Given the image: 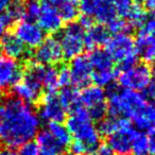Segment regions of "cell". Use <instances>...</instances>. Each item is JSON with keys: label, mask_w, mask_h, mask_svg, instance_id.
I'll list each match as a JSON object with an SVG mask.
<instances>
[{"label": "cell", "mask_w": 155, "mask_h": 155, "mask_svg": "<svg viewBox=\"0 0 155 155\" xmlns=\"http://www.w3.org/2000/svg\"><path fill=\"white\" fill-rule=\"evenodd\" d=\"M41 127L35 110L15 97L0 101V143L5 148H20L36 137Z\"/></svg>", "instance_id": "obj_1"}, {"label": "cell", "mask_w": 155, "mask_h": 155, "mask_svg": "<svg viewBox=\"0 0 155 155\" xmlns=\"http://www.w3.org/2000/svg\"><path fill=\"white\" fill-rule=\"evenodd\" d=\"M67 130L74 141L83 143L89 151L95 152L100 146V133L88 112L81 105L73 108L67 119Z\"/></svg>", "instance_id": "obj_2"}, {"label": "cell", "mask_w": 155, "mask_h": 155, "mask_svg": "<svg viewBox=\"0 0 155 155\" xmlns=\"http://www.w3.org/2000/svg\"><path fill=\"white\" fill-rule=\"evenodd\" d=\"M107 113L115 118H132L148 101L139 91L119 89L115 85L107 87Z\"/></svg>", "instance_id": "obj_3"}, {"label": "cell", "mask_w": 155, "mask_h": 155, "mask_svg": "<svg viewBox=\"0 0 155 155\" xmlns=\"http://www.w3.org/2000/svg\"><path fill=\"white\" fill-rule=\"evenodd\" d=\"M105 51L113 62H117L121 70L137 64L135 41L130 34H115L105 44Z\"/></svg>", "instance_id": "obj_4"}, {"label": "cell", "mask_w": 155, "mask_h": 155, "mask_svg": "<svg viewBox=\"0 0 155 155\" xmlns=\"http://www.w3.org/2000/svg\"><path fill=\"white\" fill-rule=\"evenodd\" d=\"M58 39L62 50L63 58L72 60L81 55L84 50L85 30L78 22H70L63 29Z\"/></svg>", "instance_id": "obj_5"}, {"label": "cell", "mask_w": 155, "mask_h": 155, "mask_svg": "<svg viewBox=\"0 0 155 155\" xmlns=\"http://www.w3.org/2000/svg\"><path fill=\"white\" fill-rule=\"evenodd\" d=\"M79 102L88 112L93 120L101 121L107 114L106 93L97 85H88L83 88L79 96Z\"/></svg>", "instance_id": "obj_6"}, {"label": "cell", "mask_w": 155, "mask_h": 155, "mask_svg": "<svg viewBox=\"0 0 155 155\" xmlns=\"http://www.w3.org/2000/svg\"><path fill=\"white\" fill-rule=\"evenodd\" d=\"M152 69L147 64H136L131 68L121 70L118 82L124 89L143 91L152 80Z\"/></svg>", "instance_id": "obj_7"}, {"label": "cell", "mask_w": 155, "mask_h": 155, "mask_svg": "<svg viewBox=\"0 0 155 155\" xmlns=\"http://www.w3.org/2000/svg\"><path fill=\"white\" fill-rule=\"evenodd\" d=\"M79 10L83 16H87L93 20L96 19L105 27L118 17L114 3L108 0H80Z\"/></svg>", "instance_id": "obj_8"}, {"label": "cell", "mask_w": 155, "mask_h": 155, "mask_svg": "<svg viewBox=\"0 0 155 155\" xmlns=\"http://www.w3.org/2000/svg\"><path fill=\"white\" fill-rule=\"evenodd\" d=\"M136 130L132 127L127 119H122L121 125L114 134L107 137L106 146L117 155H129L132 150V142L136 134Z\"/></svg>", "instance_id": "obj_9"}, {"label": "cell", "mask_w": 155, "mask_h": 155, "mask_svg": "<svg viewBox=\"0 0 155 155\" xmlns=\"http://www.w3.org/2000/svg\"><path fill=\"white\" fill-rule=\"evenodd\" d=\"M37 115L41 120L48 123L62 122L66 118L67 110L61 103L58 94L46 93V95L41 100V105Z\"/></svg>", "instance_id": "obj_10"}, {"label": "cell", "mask_w": 155, "mask_h": 155, "mask_svg": "<svg viewBox=\"0 0 155 155\" xmlns=\"http://www.w3.org/2000/svg\"><path fill=\"white\" fill-rule=\"evenodd\" d=\"M15 36L26 48H37L45 39V32L35 21L22 19L15 27Z\"/></svg>", "instance_id": "obj_11"}, {"label": "cell", "mask_w": 155, "mask_h": 155, "mask_svg": "<svg viewBox=\"0 0 155 155\" xmlns=\"http://www.w3.org/2000/svg\"><path fill=\"white\" fill-rule=\"evenodd\" d=\"M113 3L117 16H120V18L127 20L133 28L141 27L146 20L147 17L143 9L134 0H116Z\"/></svg>", "instance_id": "obj_12"}, {"label": "cell", "mask_w": 155, "mask_h": 155, "mask_svg": "<svg viewBox=\"0 0 155 155\" xmlns=\"http://www.w3.org/2000/svg\"><path fill=\"white\" fill-rule=\"evenodd\" d=\"M34 56L36 63L43 66L44 65L53 66L60 63L63 58V53L58 39L52 36L45 38L43 43L36 48Z\"/></svg>", "instance_id": "obj_13"}, {"label": "cell", "mask_w": 155, "mask_h": 155, "mask_svg": "<svg viewBox=\"0 0 155 155\" xmlns=\"http://www.w3.org/2000/svg\"><path fill=\"white\" fill-rule=\"evenodd\" d=\"M22 68L19 63L5 55H0V91L13 87L21 79Z\"/></svg>", "instance_id": "obj_14"}, {"label": "cell", "mask_w": 155, "mask_h": 155, "mask_svg": "<svg viewBox=\"0 0 155 155\" xmlns=\"http://www.w3.org/2000/svg\"><path fill=\"white\" fill-rule=\"evenodd\" d=\"M69 73H70L71 83L77 86H86L91 81L93 75V66L89 62L88 56L79 55L72 58L69 67Z\"/></svg>", "instance_id": "obj_15"}, {"label": "cell", "mask_w": 155, "mask_h": 155, "mask_svg": "<svg viewBox=\"0 0 155 155\" xmlns=\"http://www.w3.org/2000/svg\"><path fill=\"white\" fill-rule=\"evenodd\" d=\"M63 20L58 15V11L53 5L41 1V11L37 17V25L43 29L44 32L47 33H55L62 29Z\"/></svg>", "instance_id": "obj_16"}, {"label": "cell", "mask_w": 155, "mask_h": 155, "mask_svg": "<svg viewBox=\"0 0 155 155\" xmlns=\"http://www.w3.org/2000/svg\"><path fill=\"white\" fill-rule=\"evenodd\" d=\"M0 49L5 56L12 60H20L28 55L29 51L14 33H5L0 39Z\"/></svg>", "instance_id": "obj_17"}, {"label": "cell", "mask_w": 155, "mask_h": 155, "mask_svg": "<svg viewBox=\"0 0 155 155\" xmlns=\"http://www.w3.org/2000/svg\"><path fill=\"white\" fill-rule=\"evenodd\" d=\"M110 39V31L103 25H93L85 32V48L89 50L99 49L102 46H105Z\"/></svg>", "instance_id": "obj_18"}, {"label": "cell", "mask_w": 155, "mask_h": 155, "mask_svg": "<svg viewBox=\"0 0 155 155\" xmlns=\"http://www.w3.org/2000/svg\"><path fill=\"white\" fill-rule=\"evenodd\" d=\"M131 119L139 131L151 132L155 129V105L152 103H147Z\"/></svg>", "instance_id": "obj_19"}, {"label": "cell", "mask_w": 155, "mask_h": 155, "mask_svg": "<svg viewBox=\"0 0 155 155\" xmlns=\"http://www.w3.org/2000/svg\"><path fill=\"white\" fill-rule=\"evenodd\" d=\"M45 70L46 67L38 64V63H29L25 68V70H22V75L20 80L24 81L25 83H27L30 86H32L36 91H41Z\"/></svg>", "instance_id": "obj_20"}, {"label": "cell", "mask_w": 155, "mask_h": 155, "mask_svg": "<svg viewBox=\"0 0 155 155\" xmlns=\"http://www.w3.org/2000/svg\"><path fill=\"white\" fill-rule=\"evenodd\" d=\"M53 5L61 16L63 21L73 22L79 14V5L71 2L70 0H43Z\"/></svg>", "instance_id": "obj_21"}, {"label": "cell", "mask_w": 155, "mask_h": 155, "mask_svg": "<svg viewBox=\"0 0 155 155\" xmlns=\"http://www.w3.org/2000/svg\"><path fill=\"white\" fill-rule=\"evenodd\" d=\"M36 144L38 147L39 155H61L63 149L56 143L47 129L41 130L36 135Z\"/></svg>", "instance_id": "obj_22"}, {"label": "cell", "mask_w": 155, "mask_h": 155, "mask_svg": "<svg viewBox=\"0 0 155 155\" xmlns=\"http://www.w3.org/2000/svg\"><path fill=\"white\" fill-rule=\"evenodd\" d=\"M135 49L137 56H140L146 63L155 64V43L149 37L138 32Z\"/></svg>", "instance_id": "obj_23"}, {"label": "cell", "mask_w": 155, "mask_h": 155, "mask_svg": "<svg viewBox=\"0 0 155 155\" xmlns=\"http://www.w3.org/2000/svg\"><path fill=\"white\" fill-rule=\"evenodd\" d=\"M13 93L15 95V98H17L18 100H20V101L25 102L27 104L35 103L41 98L39 97L41 91H36L35 88H33L32 86L28 85L21 80L13 86Z\"/></svg>", "instance_id": "obj_24"}, {"label": "cell", "mask_w": 155, "mask_h": 155, "mask_svg": "<svg viewBox=\"0 0 155 155\" xmlns=\"http://www.w3.org/2000/svg\"><path fill=\"white\" fill-rule=\"evenodd\" d=\"M47 131L52 136L56 143L62 149L70 146L71 143V136L69 131L67 130L66 125H64L62 122H51L48 123Z\"/></svg>", "instance_id": "obj_25"}, {"label": "cell", "mask_w": 155, "mask_h": 155, "mask_svg": "<svg viewBox=\"0 0 155 155\" xmlns=\"http://www.w3.org/2000/svg\"><path fill=\"white\" fill-rule=\"evenodd\" d=\"M88 58L91 66H93L94 71L106 70V69L114 68V62L110 58V56L106 53L105 50H93L88 55Z\"/></svg>", "instance_id": "obj_26"}, {"label": "cell", "mask_w": 155, "mask_h": 155, "mask_svg": "<svg viewBox=\"0 0 155 155\" xmlns=\"http://www.w3.org/2000/svg\"><path fill=\"white\" fill-rule=\"evenodd\" d=\"M79 96H80V93L75 89V87L66 86L62 88L60 95H58V98H60L62 105L66 108V110H72L73 108H75L80 104Z\"/></svg>", "instance_id": "obj_27"}, {"label": "cell", "mask_w": 155, "mask_h": 155, "mask_svg": "<svg viewBox=\"0 0 155 155\" xmlns=\"http://www.w3.org/2000/svg\"><path fill=\"white\" fill-rule=\"evenodd\" d=\"M117 77V73L114 68L106 69V70H99V71H93L91 80L95 82L97 86L101 87H110L114 85V81Z\"/></svg>", "instance_id": "obj_28"}, {"label": "cell", "mask_w": 155, "mask_h": 155, "mask_svg": "<svg viewBox=\"0 0 155 155\" xmlns=\"http://www.w3.org/2000/svg\"><path fill=\"white\" fill-rule=\"evenodd\" d=\"M131 153L133 155L150 154V141H149V137L143 132H136L132 142Z\"/></svg>", "instance_id": "obj_29"}, {"label": "cell", "mask_w": 155, "mask_h": 155, "mask_svg": "<svg viewBox=\"0 0 155 155\" xmlns=\"http://www.w3.org/2000/svg\"><path fill=\"white\" fill-rule=\"evenodd\" d=\"M43 87L46 88L47 93H55L60 87L58 82V69L54 66H49L46 68L43 80Z\"/></svg>", "instance_id": "obj_30"}, {"label": "cell", "mask_w": 155, "mask_h": 155, "mask_svg": "<svg viewBox=\"0 0 155 155\" xmlns=\"http://www.w3.org/2000/svg\"><path fill=\"white\" fill-rule=\"evenodd\" d=\"M122 119L123 118H115V117L110 116L105 117L101 121H99V125L97 127L100 135H104L106 137H108L112 134H114L120 127Z\"/></svg>", "instance_id": "obj_31"}, {"label": "cell", "mask_w": 155, "mask_h": 155, "mask_svg": "<svg viewBox=\"0 0 155 155\" xmlns=\"http://www.w3.org/2000/svg\"><path fill=\"white\" fill-rule=\"evenodd\" d=\"M106 28L110 32L114 33V34H129L133 29V27L127 20L117 17L113 21H110L106 26Z\"/></svg>", "instance_id": "obj_32"}, {"label": "cell", "mask_w": 155, "mask_h": 155, "mask_svg": "<svg viewBox=\"0 0 155 155\" xmlns=\"http://www.w3.org/2000/svg\"><path fill=\"white\" fill-rule=\"evenodd\" d=\"M25 1L24 0H13L10 5L7 13L11 16L13 21H20L25 18Z\"/></svg>", "instance_id": "obj_33"}, {"label": "cell", "mask_w": 155, "mask_h": 155, "mask_svg": "<svg viewBox=\"0 0 155 155\" xmlns=\"http://www.w3.org/2000/svg\"><path fill=\"white\" fill-rule=\"evenodd\" d=\"M41 11V1L38 0H28L25 3V18L26 20L35 21Z\"/></svg>", "instance_id": "obj_34"}, {"label": "cell", "mask_w": 155, "mask_h": 155, "mask_svg": "<svg viewBox=\"0 0 155 155\" xmlns=\"http://www.w3.org/2000/svg\"><path fill=\"white\" fill-rule=\"evenodd\" d=\"M139 33L146 35L147 37L155 43V16L153 15L150 18H146L144 22L141 25Z\"/></svg>", "instance_id": "obj_35"}, {"label": "cell", "mask_w": 155, "mask_h": 155, "mask_svg": "<svg viewBox=\"0 0 155 155\" xmlns=\"http://www.w3.org/2000/svg\"><path fill=\"white\" fill-rule=\"evenodd\" d=\"M17 155H39V150L36 142H27L19 148V152Z\"/></svg>", "instance_id": "obj_36"}, {"label": "cell", "mask_w": 155, "mask_h": 155, "mask_svg": "<svg viewBox=\"0 0 155 155\" xmlns=\"http://www.w3.org/2000/svg\"><path fill=\"white\" fill-rule=\"evenodd\" d=\"M13 24V19L7 12H3V13L0 14V39L5 34V31L8 30V28Z\"/></svg>", "instance_id": "obj_37"}, {"label": "cell", "mask_w": 155, "mask_h": 155, "mask_svg": "<svg viewBox=\"0 0 155 155\" xmlns=\"http://www.w3.org/2000/svg\"><path fill=\"white\" fill-rule=\"evenodd\" d=\"M58 82H60V86L62 87L69 86L71 84L70 73L67 67H62L58 69Z\"/></svg>", "instance_id": "obj_38"}, {"label": "cell", "mask_w": 155, "mask_h": 155, "mask_svg": "<svg viewBox=\"0 0 155 155\" xmlns=\"http://www.w3.org/2000/svg\"><path fill=\"white\" fill-rule=\"evenodd\" d=\"M143 91V97L146 98L147 101H155V80H151Z\"/></svg>", "instance_id": "obj_39"}, {"label": "cell", "mask_w": 155, "mask_h": 155, "mask_svg": "<svg viewBox=\"0 0 155 155\" xmlns=\"http://www.w3.org/2000/svg\"><path fill=\"white\" fill-rule=\"evenodd\" d=\"M93 155H115L114 152L105 144H100L95 150Z\"/></svg>", "instance_id": "obj_40"}, {"label": "cell", "mask_w": 155, "mask_h": 155, "mask_svg": "<svg viewBox=\"0 0 155 155\" xmlns=\"http://www.w3.org/2000/svg\"><path fill=\"white\" fill-rule=\"evenodd\" d=\"M149 141H150V153L152 155H155V129L150 132Z\"/></svg>", "instance_id": "obj_41"}, {"label": "cell", "mask_w": 155, "mask_h": 155, "mask_svg": "<svg viewBox=\"0 0 155 155\" xmlns=\"http://www.w3.org/2000/svg\"><path fill=\"white\" fill-rule=\"evenodd\" d=\"M12 1H13V0H0V14L5 12L9 9Z\"/></svg>", "instance_id": "obj_42"}, {"label": "cell", "mask_w": 155, "mask_h": 155, "mask_svg": "<svg viewBox=\"0 0 155 155\" xmlns=\"http://www.w3.org/2000/svg\"><path fill=\"white\" fill-rule=\"evenodd\" d=\"M144 5H146L147 10L152 12L153 15L155 16V0H144Z\"/></svg>", "instance_id": "obj_43"}, {"label": "cell", "mask_w": 155, "mask_h": 155, "mask_svg": "<svg viewBox=\"0 0 155 155\" xmlns=\"http://www.w3.org/2000/svg\"><path fill=\"white\" fill-rule=\"evenodd\" d=\"M0 155H17V153L14 151V149L2 148L0 149Z\"/></svg>", "instance_id": "obj_44"}, {"label": "cell", "mask_w": 155, "mask_h": 155, "mask_svg": "<svg viewBox=\"0 0 155 155\" xmlns=\"http://www.w3.org/2000/svg\"><path fill=\"white\" fill-rule=\"evenodd\" d=\"M70 1L73 3H77V5H79V2H80V0H70Z\"/></svg>", "instance_id": "obj_45"}, {"label": "cell", "mask_w": 155, "mask_h": 155, "mask_svg": "<svg viewBox=\"0 0 155 155\" xmlns=\"http://www.w3.org/2000/svg\"><path fill=\"white\" fill-rule=\"evenodd\" d=\"M135 2H137V3H139V2H142V1H144V0H134Z\"/></svg>", "instance_id": "obj_46"}, {"label": "cell", "mask_w": 155, "mask_h": 155, "mask_svg": "<svg viewBox=\"0 0 155 155\" xmlns=\"http://www.w3.org/2000/svg\"><path fill=\"white\" fill-rule=\"evenodd\" d=\"M63 155H73V154H71V153H66V154H63Z\"/></svg>", "instance_id": "obj_47"}, {"label": "cell", "mask_w": 155, "mask_h": 155, "mask_svg": "<svg viewBox=\"0 0 155 155\" xmlns=\"http://www.w3.org/2000/svg\"><path fill=\"white\" fill-rule=\"evenodd\" d=\"M108 1H110V2H114V1H116V0H108Z\"/></svg>", "instance_id": "obj_48"}, {"label": "cell", "mask_w": 155, "mask_h": 155, "mask_svg": "<svg viewBox=\"0 0 155 155\" xmlns=\"http://www.w3.org/2000/svg\"><path fill=\"white\" fill-rule=\"evenodd\" d=\"M89 155H93V154H89Z\"/></svg>", "instance_id": "obj_49"}]
</instances>
